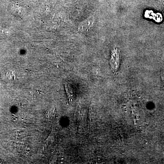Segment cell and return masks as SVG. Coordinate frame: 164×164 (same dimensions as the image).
<instances>
[{
  "label": "cell",
  "mask_w": 164,
  "mask_h": 164,
  "mask_svg": "<svg viewBox=\"0 0 164 164\" xmlns=\"http://www.w3.org/2000/svg\"><path fill=\"white\" fill-rule=\"evenodd\" d=\"M120 56L117 49L113 50L111 55L110 64L114 71H116L120 66Z\"/></svg>",
  "instance_id": "1"
},
{
  "label": "cell",
  "mask_w": 164,
  "mask_h": 164,
  "mask_svg": "<svg viewBox=\"0 0 164 164\" xmlns=\"http://www.w3.org/2000/svg\"><path fill=\"white\" fill-rule=\"evenodd\" d=\"M94 22L93 17H90L85 20L82 22L79 26V30L80 32L87 31L93 25Z\"/></svg>",
  "instance_id": "2"
},
{
  "label": "cell",
  "mask_w": 164,
  "mask_h": 164,
  "mask_svg": "<svg viewBox=\"0 0 164 164\" xmlns=\"http://www.w3.org/2000/svg\"><path fill=\"white\" fill-rule=\"evenodd\" d=\"M6 34V33L3 30L0 29V36H3Z\"/></svg>",
  "instance_id": "3"
},
{
  "label": "cell",
  "mask_w": 164,
  "mask_h": 164,
  "mask_svg": "<svg viewBox=\"0 0 164 164\" xmlns=\"http://www.w3.org/2000/svg\"><path fill=\"white\" fill-rule=\"evenodd\" d=\"M162 77L163 78L164 80V71L163 72V73H162Z\"/></svg>",
  "instance_id": "4"
}]
</instances>
